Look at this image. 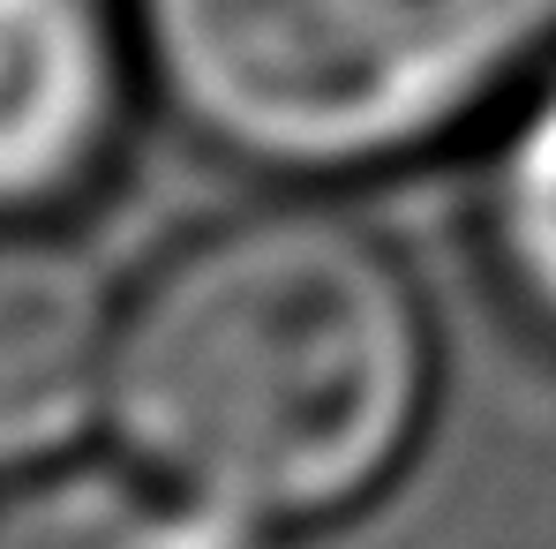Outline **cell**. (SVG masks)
<instances>
[{
	"instance_id": "cell-1",
	"label": "cell",
	"mask_w": 556,
	"mask_h": 549,
	"mask_svg": "<svg viewBox=\"0 0 556 549\" xmlns=\"http://www.w3.org/2000/svg\"><path fill=\"white\" fill-rule=\"evenodd\" d=\"M421 399L414 286L383 241L331 211L226 219L113 316V437L218 535L362 504L406 459Z\"/></svg>"
},
{
	"instance_id": "cell-2",
	"label": "cell",
	"mask_w": 556,
	"mask_h": 549,
	"mask_svg": "<svg viewBox=\"0 0 556 549\" xmlns=\"http://www.w3.org/2000/svg\"><path fill=\"white\" fill-rule=\"evenodd\" d=\"M159 91L271 174H362L489 113L556 46V0H136Z\"/></svg>"
},
{
	"instance_id": "cell-3",
	"label": "cell",
	"mask_w": 556,
	"mask_h": 549,
	"mask_svg": "<svg viewBox=\"0 0 556 549\" xmlns=\"http://www.w3.org/2000/svg\"><path fill=\"white\" fill-rule=\"evenodd\" d=\"M121 128V30L105 0H0V219H46Z\"/></svg>"
},
{
	"instance_id": "cell-4",
	"label": "cell",
	"mask_w": 556,
	"mask_h": 549,
	"mask_svg": "<svg viewBox=\"0 0 556 549\" xmlns=\"http://www.w3.org/2000/svg\"><path fill=\"white\" fill-rule=\"evenodd\" d=\"M113 316L76 249L38 219H0V459L76 437L105 399Z\"/></svg>"
},
{
	"instance_id": "cell-5",
	"label": "cell",
	"mask_w": 556,
	"mask_h": 549,
	"mask_svg": "<svg viewBox=\"0 0 556 549\" xmlns=\"http://www.w3.org/2000/svg\"><path fill=\"white\" fill-rule=\"evenodd\" d=\"M0 549H218V527L159 482L143 489L113 466H46L0 489Z\"/></svg>"
},
{
	"instance_id": "cell-6",
	"label": "cell",
	"mask_w": 556,
	"mask_h": 549,
	"mask_svg": "<svg viewBox=\"0 0 556 549\" xmlns=\"http://www.w3.org/2000/svg\"><path fill=\"white\" fill-rule=\"evenodd\" d=\"M489 226L519 301L556 324V68L527 91L489 182Z\"/></svg>"
}]
</instances>
